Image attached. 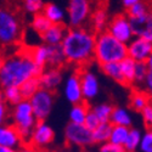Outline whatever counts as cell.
I'll return each instance as SVG.
<instances>
[{"instance_id":"1","label":"cell","mask_w":152,"mask_h":152,"mask_svg":"<svg viewBox=\"0 0 152 152\" xmlns=\"http://www.w3.org/2000/svg\"><path fill=\"white\" fill-rule=\"evenodd\" d=\"M43 72L29 54V48H26L18 53L6 55L0 66V83L1 88L21 86L27 80L39 77Z\"/></svg>"},{"instance_id":"2","label":"cell","mask_w":152,"mask_h":152,"mask_svg":"<svg viewBox=\"0 0 152 152\" xmlns=\"http://www.w3.org/2000/svg\"><path fill=\"white\" fill-rule=\"evenodd\" d=\"M61 45L67 62L83 68L95 57L96 33L86 27L68 28Z\"/></svg>"},{"instance_id":"3","label":"cell","mask_w":152,"mask_h":152,"mask_svg":"<svg viewBox=\"0 0 152 152\" xmlns=\"http://www.w3.org/2000/svg\"><path fill=\"white\" fill-rule=\"evenodd\" d=\"M126 57H128V44L119 42L107 31L96 34L94 60L99 66L113 62L119 63Z\"/></svg>"},{"instance_id":"4","label":"cell","mask_w":152,"mask_h":152,"mask_svg":"<svg viewBox=\"0 0 152 152\" xmlns=\"http://www.w3.org/2000/svg\"><path fill=\"white\" fill-rule=\"evenodd\" d=\"M11 121L26 144H28L31 135L38 123V119L34 115L33 107L29 100H23L14 107H11Z\"/></svg>"},{"instance_id":"5","label":"cell","mask_w":152,"mask_h":152,"mask_svg":"<svg viewBox=\"0 0 152 152\" xmlns=\"http://www.w3.org/2000/svg\"><path fill=\"white\" fill-rule=\"evenodd\" d=\"M22 38V24L12 10L3 7L0 11V42L4 46L20 43Z\"/></svg>"},{"instance_id":"6","label":"cell","mask_w":152,"mask_h":152,"mask_svg":"<svg viewBox=\"0 0 152 152\" xmlns=\"http://www.w3.org/2000/svg\"><path fill=\"white\" fill-rule=\"evenodd\" d=\"M67 24L69 28H80L90 21L93 15L91 0H69L67 5Z\"/></svg>"},{"instance_id":"7","label":"cell","mask_w":152,"mask_h":152,"mask_svg":"<svg viewBox=\"0 0 152 152\" xmlns=\"http://www.w3.org/2000/svg\"><path fill=\"white\" fill-rule=\"evenodd\" d=\"M65 140L67 145L72 147H79V148H86L95 145L93 132L89 130L84 124H75L68 122L65 126Z\"/></svg>"},{"instance_id":"8","label":"cell","mask_w":152,"mask_h":152,"mask_svg":"<svg viewBox=\"0 0 152 152\" xmlns=\"http://www.w3.org/2000/svg\"><path fill=\"white\" fill-rule=\"evenodd\" d=\"M29 102L33 107L34 115L38 122H44L50 116L54 104H55V95L53 91H49L45 89H39L31 99Z\"/></svg>"},{"instance_id":"9","label":"cell","mask_w":152,"mask_h":152,"mask_svg":"<svg viewBox=\"0 0 152 152\" xmlns=\"http://www.w3.org/2000/svg\"><path fill=\"white\" fill-rule=\"evenodd\" d=\"M107 32L124 44H129L135 38L130 18L126 14H118L111 17Z\"/></svg>"},{"instance_id":"10","label":"cell","mask_w":152,"mask_h":152,"mask_svg":"<svg viewBox=\"0 0 152 152\" xmlns=\"http://www.w3.org/2000/svg\"><path fill=\"white\" fill-rule=\"evenodd\" d=\"M54 140H55V132L51 128V125H49L46 121H44L37 123L28 144L34 148H37L39 152H42L43 150L48 148L51 145Z\"/></svg>"},{"instance_id":"11","label":"cell","mask_w":152,"mask_h":152,"mask_svg":"<svg viewBox=\"0 0 152 152\" xmlns=\"http://www.w3.org/2000/svg\"><path fill=\"white\" fill-rule=\"evenodd\" d=\"M62 94H63V97H65L71 105H77V104L84 102L79 71L69 74L68 77L63 80Z\"/></svg>"},{"instance_id":"12","label":"cell","mask_w":152,"mask_h":152,"mask_svg":"<svg viewBox=\"0 0 152 152\" xmlns=\"http://www.w3.org/2000/svg\"><path fill=\"white\" fill-rule=\"evenodd\" d=\"M80 80H82V89H83V96L84 101L90 104L93 100H95L100 94V80L95 72H93L89 68H80Z\"/></svg>"},{"instance_id":"13","label":"cell","mask_w":152,"mask_h":152,"mask_svg":"<svg viewBox=\"0 0 152 152\" xmlns=\"http://www.w3.org/2000/svg\"><path fill=\"white\" fill-rule=\"evenodd\" d=\"M152 55V43L144 38L135 37L128 44V56L136 62H146Z\"/></svg>"},{"instance_id":"14","label":"cell","mask_w":152,"mask_h":152,"mask_svg":"<svg viewBox=\"0 0 152 152\" xmlns=\"http://www.w3.org/2000/svg\"><path fill=\"white\" fill-rule=\"evenodd\" d=\"M26 145L23 137L14 124H3L0 128V146L20 150Z\"/></svg>"},{"instance_id":"15","label":"cell","mask_w":152,"mask_h":152,"mask_svg":"<svg viewBox=\"0 0 152 152\" xmlns=\"http://www.w3.org/2000/svg\"><path fill=\"white\" fill-rule=\"evenodd\" d=\"M39 83L42 89L54 93L61 84H63L62 71L60 68L46 67L39 75Z\"/></svg>"},{"instance_id":"16","label":"cell","mask_w":152,"mask_h":152,"mask_svg":"<svg viewBox=\"0 0 152 152\" xmlns=\"http://www.w3.org/2000/svg\"><path fill=\"white\" fill-rule=\"evenodd\" d=\"M130 23L135 37L144 38L152 43V10L142 17L130 18Z\"/></svg>"},{"instance_id":"17","label":"cell","mask_w":152,"mask_h":152,"mask_svg":"<svg viewBox=\"0 0 152 152\" xmlns=\"http://www.w3.org/2000/svg\"><path fill=\"white\" fill-rule=\"evenodd\" d=\"M67 31L68 28L65 24H53L44 34L40 35V39L45 45H61Z\"/></svg>"},{"instance_id":"18","label":"cell","mask_w":152,"mask_h":152,"mask_svg":"<svg viewBox=\"0 0 152 152\" xmlns=\"http://www.w3.org/2000/svg\"><path fill=\"white\" fill-rule=\"evenodd\" d=\"M110 21L111 18L108 16L107 10L102 6H99L93 11V15L90 18V29L96 34L106 32L108 28Z\"/></svg>"},{"instance_id":"19","label":"cell","mask_w":152,"mask_h":152,"mask_svg":"<svg viewBox=\"0 0 152 152\" xmlns=\"http://www.w3.org/2000/svg\"><path fill=\"white\" fill-rule=\"evenodd\" d=\"M43 14L50 20L53 24H63L67 18V10L55 3H46Z\"/></svg>"},{"instance_id":"20","label":"cell","mask_w":152,"mask_h":152,"mask_svg":"<svg viewBox=\"0 0 152 152\" xmlns=\"http://www.w3.org/2000/svg\"><path fill=\"white\" fill-rule=\"evenodd\" d=\"M110 122L112 123V125H122V126L132 128L133 117L129 108H126L124 106H116L112 112Z\"/></svg>"},{"instance_id":"21","label":"cell","mask_w":152,"mask_h":152,"mask_svg":"<svg viewBox=\"0 0 152 152\" xmlns=\"http://www.w3.org/2000/svg\"><path fill=\"white\" fill-rule=\"evenodd\" d=\"M91 110V106L88 102H82V104H77V105H72L69 112H68V118L71 123H75V124H84L85 119L89 115V112Z\"/></svg>"},{"instance_id":"22","label":"cell","mask_w":152,"mask_h":152,"mask_svg":"<svg viewBox=\"0 0 152 152\" xmlns=\"http://www.w3.org/2000/svg\"><path fill=\"white\" fill-rule=\"evenodd\" d=\"M29 54H31V57L33 58V61L35 62V65L39 68L45 69L48 67V62H49L48 45H45V44L34 45V46L29 48Z\"/></svg>"},{"instance_id":"23","label":"cell","mask_w":152,"mask_h":152,"mask_svg":"<svg viewBox=\"0 0 152 152\" xmlns=\"http://www.w3.org/2000/svg\"><path fill=\"white\" fill-rule=\"evenodd\" d=\"M151 102V100L148 97V95L142 90V89H134L130 93V97H129V105L130 108L134 110L135 112H140Z\"/></svg>"},{"instance_id":"24","label":"cell","mask_w":152,"mask_h":152,"mask_svg":"<svg viewBox=\"0 0 152 152\" xmlns=\"http://www.w3.org/2000/svg\"><path fill=\"white\" fill-rule=\"evenodd\" d=\"M49 49V62L48 67L61 68L67 62V58L63 53L62 45H48Z\"/></svg>"},{"instance_id":"25","label":"cell","mask_w":152,"mask_h":152,"mask_svg":"<svg viewBox=\"0 0 152 152\" xmlns=\"http://www.w3.org/2000/svg\"><path fill=\"white\" fill-rule=\"evenodd\" d=\"M1 100H4L9 106L14 107L18 105L24 99L20 86H6V88H3L1 90Z\"/></svg>"},{"instance_id":"26","label":"cell","mask_w":152,"mask_h":152,"mask_svg":"<svg viewBox=\"0 0 152 152\" xmlns=\"http://www.w3.org/2000/svg\"><path fill=\"white\" fill-rule=\"evenodd\" d=\"M101 72L105 75H107L108 78H111L112 80H115L118 84L125 85V80L122 74V69H121V65L118 62H113V63H106V65L100 66Z\"/></svg>"},{"instance_id":"27","label":"cell","mask_w":152,"mask_h":152,"mask_svg":"<svg viewBox=\"0 0 152 152\" xmlns=\"http://www.w3.org/2000/svg\"><path fill=\"white\" fill-rule=\"evenodd\" d=\"M122 74L125 80V85H134L135 80V67H136V61H134L132 57H126L122 62H119Z\"/></svg>"},{"instance_id":"28","label":"cell","mask_w":152,"mask_h":152,"mask_svg":"<svg viewBox=\"0 0 152 152\" xmlns=\"http://www.w3.org/2000/svg\"><path fill=\"white\" fill-rule=\"evenodd\" d=\"M51 26H53V23L50 22V20L43 14V12L42 14H37V15H34L32 17L31 28L35 34H38L39 37L42 34H44Z\"/></svg>"},{"instance_id":"29","label":"cell","mask_w":152,"mask_h":152,"mask_svg":"<svg viewBox=\"0 0 152 152\" xmlns=\"http://www.w3.org/2000/svg\"><path fill=\"white\" fill-rule=\"evenodd\" d=\"M112 129L113 125L111 122L107 123H101L97 128L93 132V136H94V141L97 145H102L105 142L110 141V137L112 134Z\"/></svg>"},{"instance_id":"30","label":"cell","mask_w":152,"mask_h":152,"mask_svg":"<svg viewBox=\"0 0 152 152\" xmlns=\"http://www.w3.org/2000/svg\"><path fill=\"white\" fill-rule=\"evenodd\" d=\"M142 132L137 128H130L128 139L124 144V150L125 152H135L140 148L141 145V140H142Z\"/></svg>"},{"instance_id":"31","label":"cell","mask_w":152,"mask_h":152,"mask_svg":"<svg viewBox=\"0 0 152 152\" xmlns=\"http://www.w3.org/2000/svg\"><path fill=\"white\" fill-rule=\"evenodd\" d=\"M113 110H115V106H112L108 102H100L91 106V111L95 113V116L99 118L101 123H107L111 121Z\"/></svg>"},{"instance_id":"32","label":"cell","mask_w":152,"mask_h":152,"mask_svg":"<svg viewBox=\"0 0 152 152\" xmlns=\"http://www.w3.org/2000/svg\"><path fill=\"white\" fill-rule=\"evenodd\" d=\"M130 128L128 126H122V125H113L112 134L110 137V142L116 144L119 146H124L126 139H128Z\"/></svg>"},{"instance_id":"33","label":"cell","mask_w":152,"mask_h":152,"mask_svg":"<svg viewBox=\"0 0 152 152\" xmlns=\"http://www.w3.org/2000/svg\"><path fill=\"white\" fill-rule=\"evenodd\" d=\"M20 88H21L23 99L24 100H29L38 90L42 89V88H40V83H39V77L32 78V79L27 80L24 84H22Z\"/></svg>"},{"instance_id":"34","label":"cell","mask_w":152,"mask_h":152,"mask_svg":"<svg viewBox=\"0 0 152 152\" xmlns=\"http://www.w3.org/2000/svg\"><path fill=\"white\" fill-rule=\"evenodd\" d=\"M44 0H23L22 1V7L24 12L34 16L37 14H42L44 7H45Z\"/></svg>"},{"instance_id":"35","label":"cell","mask_w":152,"mask_h":152,"mask_svg":"<svg viewBox=\"0 0 152 152\" xmlns=\"http://www.w3.org/2000/svg\"><path fill=\"white\" fill-rule=\"evenodd\" d=\"M151 10L152 9L150 7L148 3L146 1V0H142V1L133 5L130 9L126 10V15L129 16V18H137V17L145 16L147 12H150Z\"/></svg>"},{"instance_id":"36","label":"cell","mask_w":152,"mask_h":152,"mask_svg":"<svg viewBox=\"0 0 152 152\" xmlns=\"http://www.w3.org/2000/svg\"><path fill=\"white\" fill-rule=\"evenodd\" d=\"M150 69L146 65V62H136V67H135V80L134 84L139 86V89H141L146 78L148 74Z\"/></svg>"},{"instance_id":"37","label":"cell","mask_w":152,"mask_h":152,"mask_svg":"<svg viewBox=\"0 0 152 152\" xmlns=\"http://www.w3.org/2000/svg\"><path fill=\"white\" fill-rule=\"evenodd\" d=\"M139 151L141 152H152V129H146L142 135V140Z\"/></svg>"},{"instance_id":"38","label":"cell","mask_w":152,"mask_h":152,"mask_svg":"<svg viewBox=\"0 0 152 152\" xmlns=\"http://www.w3.org/2000/svg\"><path fill=\"white\" fill-rule=\"evenodd\" d=\"M141 118L144 121V125L146 126V129H152V102H150L141 111Z\"/></svg>"},{"instance_id":"39","label":"cell","mask_w":152,"mask_h":152,"mask_svg":"<svg viewBox=\"0 0 152 152\" xmlns=\"http://www.w3.org/2000/svg\"><path fill=\"white\" fill-rule=\"evenodd\" d=\"M101 124V122L99 121V118L95 116V113L90 110V112H89V115H88V117H86V119H85V123H84V125L86 126L89 130H91V132H94L97 126Z\"/></svg>"},{"instance_id":"40","label":"cell","mask_w":152,"mask_h":152,"mask_svg":"<svg viewBox=\"0 0 152 152\" xmlns=\"http://www.w3.org/2000/svg\"><path fill=\"white\" fill-rule=\"evenodd\" d=\"M97 152H125L123 146L116 145V144H112V142H105L102 145L99 146Z\"/></svg>"},{"instance_id":"41","label":"cell","mask_w":152,"mask_h":152,"mask_svg":"<svg viewBox=\"0 0 152 152\" xmlns=\"http://www.w3.org/2000/svg\"><path fill=\"white\" fill-rule=\"evenodd\" d=\"M9 116H11V110L9 108V105L5 101L1 100L0 101V122H1V124H5Z\"/></svg>"},{"instance_id":"42","label":"cell","mask_w":152,"mask_h":152,"mask_svg":"<svg viewBox=\"0 0 152 152\" xmlns=\"http://www.w3.org/2000/svg\"><path fill=\"white\" fill-rule=\"evenodd\" d=\"M141 89L148 95L151 102H152V72H148L147 78H146V80H145V83H144Z\"/></svg>"},{"instance_id":"43","label":"cell","mask_w":152,"mask_h":152,"mask_svg":"<svg viewBox=\"0 0 152 152\" xmlns=\"http://www.w3.org/2000/svg\"><path fill=\"white\" fill-rule=\"evenodd\" d=\"M140 1H142V0H121V4H122V6H123L125 10H128V9H130L133 5L140 3Z\"/></svg>"},{"instance_id":"44","label":"cell","mask_w":152,"mask_h":152,"mask_svg":"<svg viewBox=\"0 0 152 152\" xmlns=\"http://www.w3.org/2000/svg\"><path fill=\"white\" fill-rule=\"evenodd\" d=\"M17 152H39L37 148H34L33 146H31L29 144H26V145H23L20 150H17Z\"/></svg>"},{"instance_id":"45","label":"cell","mask_w":152,"mask_h":152,"mask_svg":"<svg viewBox=\"0 0 152 152\" xmlns=\"http://www.w3.org/2000/svg\"><path fill=\"white\" fill-rule=\"evenodd\" d=\"M0 152H17V150L10 148V147H4V146H0Z\"/></svg>"},{"instance_id":"46","label":"cell","mask_w":152,"mask_h":152,"mask_svg":"<svg viewBox=\"0 0 152 152\" xmlns=\"http://www.w3.org/2000/svg\"><path fill=\"white\" fill-rule=\"evenodd\" d=\"M146 65H147V67H148V69H150V72H152V55L148 57V60L146 61Z\"/></svg>"},{"instance_id":"47","label":"cell","mask_w":152,"mask_h":152,"mask_svg":"<svg viewBox=\"0 0 152 152\" xmlns=\"http://www.w3.org/2000/svg\"><path fill=\"white\" fill-rule=\"evenodd\" d=\"M55 152H69L68 150H58V151H55Z\"/></svg>"},{"instance_id":"48","label":"cell","mask_w":152,"mask_h":152,"mask_svg":"<svg viewBox=\"0 0 152 152\" xmlns=\"http://www.w3.org/2000/svg\"><path fill=\"white\" fill-rule=\"evenodd\" d=\"M95 1H97V3H102L104 0H95Z\"/></svg>"}]
</instances>
